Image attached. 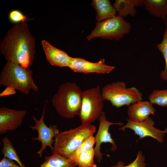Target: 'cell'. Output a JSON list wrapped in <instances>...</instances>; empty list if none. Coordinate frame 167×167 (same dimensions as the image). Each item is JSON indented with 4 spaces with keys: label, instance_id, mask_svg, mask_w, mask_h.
I'll use <instances>...</instances> for the list:
<instances>
[{
    "label": "cell",
    "instance_id": "cell-23",
    "mask_svg": "<svg viewBox=\"0 0 167 167\" xmlns=\"http://www.w3.org/2000/svg\"><path fill=\"white\" fill-rule=\"evenodd\" d=\"M95 143V137L93 135L90 136L79 146L68 159L73 162L80 153L93 148Z\"/></svg>",
    "mask_w": 167,
    "mask_h": 167
},
{
    "label": "cell",
    "instance_id": "cell-17",
    "mask_svg": "<svg viewBox=\"0 0 167 167\" xmlns=\"http://www.w3.org/2000/svg\"><path fill=\"white\" fill-rule=\"evenodd\" d=\"M143 5V0H116L113 6L118 15L123 18L128 15L135 16L137 12L135 7Z\"/></svg>",
    "mask_w": 167,
    "mask_h": 167
},
{
    "label": "cell",
    "instance_id": "cell-18",
    "mask_svg": "<svg viewBox=\"0 0 167 167\" xmlns=\"http://www.w3.org/2000/svg\"><path fill=\"white\" fill-rule=\"evenodd\" d=\"M45 161L40 165V167H77L69 159L59 155L53 154L45 156Z\"/></svg>",
    "mask_w": 167,
    "mask_h": 167
},
{
    "label": "cell",
    "instance_id": "cell-27",
    "mask_svg": "<svg viewBox=\"0 0 167 167\" xmlns=\"http://www.w3.org/2000/svg\"><path fill=\"white\" fill-rule=\"evenodd\" d=\"M15 90V88L13 87H7L6 88L0 93V97H2L14 94L16 93Z\"/></svg>",
    "mask_w": 167,
    "mask_h": 167
},
{
    "label": "cell",
    "instance_id": "cell-19",
    "mask_svg": "<svg viewBox=\"0 0 167 167\" xmlns=\"http://www.w3.org/2000/svg\"><path fill=\"white\" fill-rule=\"evenodd\" d=\"M94 148H92L80 153L73 162L78 167H97L95 163Z\"/></svg>",
    "mask_w": 167,
    "mask_h": 167
},
{
    "label": "cell",
    "instance_id": "cell-13",
    "mask_svg": "<svg viewBox=\"0 0 167 167\" xmlns=\"http://www.w3.org/2000/svg\"><path fill=\"white\" fill-rule=\"evenodd\" d=\"M41 43L47 60L51 65L59 67H69L72 57L45 40H42Z\"/></svg>",
    "mask_w": 167,
    "mask_h": 167
},
{
    "label": "cell",
    "instance_id": "cell-5",
    "mask_svg": "<svg viewBox=\"0 0 167 167\" xmlns=\"http://www.w3.org/2000/svg\"><path fill=\"white\" fill-rule=\"evenodd\" d=\"M101 92L104 101H110L118 108L142 100V94L138 89L135 87L127 88L126 84L121 81L106 84Z\"/></svg>",
    "mask_w": 167,
    "mask_h": 167
},
{
    "label": "cell",
    "instance_id": "cell-11",
    "mask_svg": "<svg viewBox=\"0 0 167 167\" xmlns=\"http://www.w3.org/2000/svg\"><path fill=\"white\" fill-rule=\"evenodd\" d=\"M27 113L26 110H17L6 107L0 108V134L15 131L22 125Z\"/></svg>",
    "mask_w": 167,
    "mask_h": 167
},
{
    "label": "cell",
    "instance_id": "cell-1",
    "mask_svg": "<svg viewBox=\"0 0 167 167\" xmlns=\"http://www.w3.org/2000/svg\"><path fill=\"white\" fill-rule=\"evenodd\" d=\"M35 39L26 22L15 24L9 29L0 44V51L7 62L27 69L33 63L35 53Z\"/></svg>",
    "mask_w": 167,
    "mask_h": 167
},
{
    "label": "cell",
    "instance_id": "cell-7",
    "mask_svg": "<svg viewBox=\"0 0 167 167\" xmlns=\"http://www.w3.org/2000/svg\"><path fill=\"white\" fill-rule=\"evenodd\" d=\"M104 101L99 86L83 91L78 115L82 123H92L99 118L103 112Z\"/></svg>",
    "mask_w": 167,
    "mask_h": 167
},
{
    "label": "cell",
    "instance_id": "cell-10",
    "mask_svg": "<svg viewBox=\"0 0 167 167\" xmlns=\"http://www.w3.org/2000/svg\"><path fill=\"white\" fill-rule=\"evenodd\" d=\"M98 119L99 125L97 132L95 136L96 146L94 148L95 157L97 161L101 163L103 159V154L100 150L101 145L102 143H108L111 144L112 146L111 149L112 152L115 151L117 149V145L109 132V126L113 125H122L123 123L109 122L107 120L105 113L104 112H103Z\"/></svg>",
    "mask_w": 167,
    "mask_h": 167
},
{
    "label": "cell",
    "instance_id": "cell-6",
    "mask_svg": "<svg viewBox=\"0 0 167 167\" xmlns=\"http://www.w3.org/2000/svg\"><path fill=\"white\" fill-rule=\"evenodd\" d=\"M131 24L123 18L116 15L100 22H97L95 27L87 38L99 37L118 41L129 33L131 29Z\"/></svg>",
    "mask_w": 167,
    "mask_h": 167
},
{
    "label": "cell",
    "instance_id": "cell-15",
    "mask_svg": "<svg viewBox=\"0 0 167 167\" xmlns=\"http://www.w3.org/2000/svg\"><path fill=\"white\" fill-rule=\"evenodd\" d=\"M91 5L96 11L97 22L117 15V11L109 0H93Z\"/></svg>",
    "mask_w": 167,
    "mask_h": 167
},
{
    "label": "cell",
    "instance_id": "cell-16",
    "mask_svg": "<svg viewBox=\"0 0 167 167\" xmlns=\"http://www.w3.org/2000/svg\"><path fill=\"white\" fill-rule=\"evenodd\" d=\"M145 8L152 15L161 18L166 24L167 0H143Z\"/></svg>",
    "mask_w": 167,
    "mask_h": 167
},
{
    "label": "cell",
    "instance_id": "cell-9",
    "mask_svg": "<svg viewBox=\"0 0 167 167\" xmlns=\"http://www.w3.org/2000/svg\"><path fill=\"white\" fill-rule=\"evenodd\" d=\"M127 122L126 124L119 130L124 131L126 129L129 128L133 131L135 134L139 136L137 142L142 138L150 137L162 143L165 135L167 134V128L164 131H161L155 127V122L150 117L140 122L133 121L128 119Z\"/></svg>",
    "mask_w": 167,
    "mask_h": 167
},
{
    "label": "cell",
    "instance_id": "cell-2",
    "mask_svg": "<svg viewBox=\"0 0 167 167\" xmlns=\"http://www.w3.org/2000/svg\"><path fill=\"white\" fill-rule=\"evenodd\" d=\"M82 92L76 83H65L59 86L51 102L61 117L68 119L73 118L79 113Z\"/></svg>",
    "mask_w": 167,
    "mask_h": 167
},
{
    "label": "cell",
    "instance_id": "cell-12",
    "mask_svg": "<svg viewBox=\"0 0 167 167\" xmlns=\"http://www.w3.org/2000/svg\"><path fill=\"white\" fill-rule=\"evenodd\" d=\"M104 58H101L97 62H93L81 58H72L69 67L74 72L84 74H109L115 67L106 64Z\"/></svg>",
    "mask_w": 167,
    "mask_h": 167
},
{
    "label": "cell",
    "instance_id": "cell-14",
    "mask_svg": "<svg viewBox=\"0 0 167 167\" xmlns=\"http://www.w3.org/2000/svg\"><path fill=\"white\" fill-rule=\"evenodd\" d=\"M156 109L149 101L140 100L128 106V119L134 122H140L148 118L154 114Z\"/></svg>",
    "mask_w": 167,
    "mask_h": 167
},
{
    "label": "cell",
    "instance_id": "cell-4",
    "mask_svg": "<svg viewBox=\"0 0 167 167\" xmlns=\"http://www.w3.org/2000/svg\"><path fill=\"white\" fill-rule=\"evenodd\" d=\"M33 71L29 69L11 62L5 64L0 75V84L7 87L11 86L25 95L31 90L37 92L38 87L35 83Z\"/></svg>",
    "mask_w": 167,
    "mask_h": 167
},
{
    "label": "cell",
    "instance_id": "cell-8",
    "mask_svg": "<svg viewBox=\"0 0 167 167\" xmlns=\"http://www.w3.org/2000/svg\"><path fill=\"white\" fill-rule=\"evenodd\" d=\"M46 102L44 105L42 115L40 118L37 119L35 116L32 117L35 125L30 126L29 127L32 130H36L38 133L37 137L33 138V140H37L41 143V147L37 152L41 158L43 152L47 147H49L53 152V144L54 142L55 138L60 132L56 125H49L48 126L44 122L45 114V112Z\"/></svg>",
    "mask_w": 167,
    "mask_h": 167
},
{
    "label": "cell",
    "instance_id": "cell-3",
    "mask_svg": "<svg viewBox=\"0 0 167 167\" xmlns=\"http://www.w3.org/2000/svg\"><path fill=\"white\" fill-rule=\"evenodd\" d=\"M96 131V126L85 123L74 128L60 132L54 138L53 154H58L68 159Z\"/></svg>",
    "mask_w": 167,
    "mask_h": 167
},
{
    "label": "cell",
    "instance_id": "cell-20",
    "mask_svg": "<svg viewBox=\"0 0 167 167\" xmlns=\"http://www.w3.org/2000/svg\"><path fill=\"white\" fill-rule=\"evenodd\" d=\"M3 147L2 152L4 157L16 161L21 167H26L22 163L13 144L10 140L6 136L2 139Z\"/></svg>",
    "mask_w": 167,
    "mask_h": 167
},
{
    "label": "cell",
    "instance_id": "cell-21",
    "mask_svg": "<svg viewBox=\"0 0 167 167\" xmlns=\"http://www.w3.org/2000/svg\"><path fill=\"white\" fill-rule=\"evenodd\" d=\"M148 98L153 104L162 107H167V89L154 90L149 94Z\"/></svg>",
    "mask_w": 167,
    "mask_h": 167
},
{
    "label": "cell",
    "instance_id": "cell-22",
    "mask_svg": "<svg viewBox=\"0 0 167 167\" xmlns=\"http://www.w3.org/2000/svg\"><path fill=\"white\" fill-rule=\"evenodd\" d=\"M156 47L162 54L164 58L165 65L164 69L161 72L160 76L163 80L167 81V28L164 33L162 41L156 45Z\"/></svg>",
    "mask_w": 167,
    "mask_h": 167
},
{
    "label": "cell",
    "instance_id": "cell-26",
    "mask_svg": "<svg viewBox=\"0 0 167 167\" xmlns=\"http://www.w3.org/2000/svg\"><path fill=\"white\" fill-rule=\"evenodd\" d=\"M0 167H21L13 160L3 157L0 162Z\"/></svg>",
    "mask_w": 167,
    "mask_h": 167
},
{
    "label": "cell",
    "instance_id": "cell-24",
    "mask_svg": "<svg viewBox=\"0 0 167 167\" xmlns=\"http://www.w3.org/2000/svg\"><path fill=\"white\" fill-rule=\"evenodd\" d=\"M145 157L143 155L142 152L139 151L135 159L129 164L125 165L124 162L119 161L116 164L111 167H147L146 164L145 162Z\"/></svg>",
    "mask_w": 167,
    "mask_h": 167
},
{
    "label": "cell",
    "instance_id": "cell-25",
    "mask_svg": "<svg viewBox=\"0 0 167 167\" xmlns=\"http://www.w3.org/2000/svg\"><path fill=\"white\" fill-rule=\"evenodd\" d=\"M27 16L21 11L18 10L11 11L8 14V19L11 23L15 24L26 22L28 19Z\"/></svg>",
    "mask_w": 167,
    "mask_h": 167
}]
</instances>
